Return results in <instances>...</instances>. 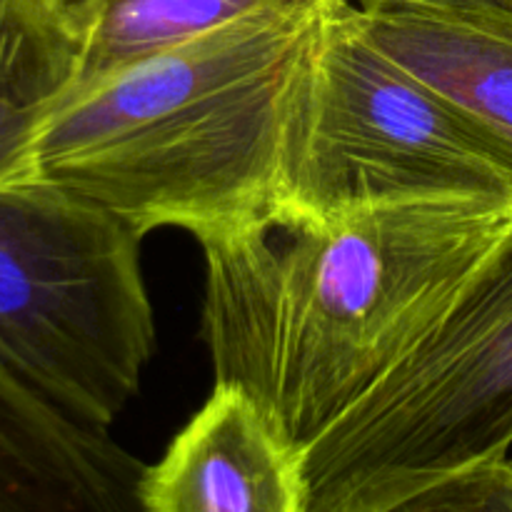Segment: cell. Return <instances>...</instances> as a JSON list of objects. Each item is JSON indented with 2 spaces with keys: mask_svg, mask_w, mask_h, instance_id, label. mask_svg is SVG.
Returning <instances> with one entry per match:
<instances>
[{
  "mask_svg": "<svg viewBox=\"0 0 512 512\" xmlns=\"http://www.w3.org/2000/svg\"><path fill=\"white\" fill-rule=\"evenodd\" d=\"M510 223L512 203L420 198L205 240L215 383L305 450L413 353Z\"/></svg>",
  "mask_w": 512,
  "mask_h": 512,
  "instance_id": "1",
  "label": "cell"
},
{
  "mask_svg": "<svg viewBox=\"0 0 512 512\" xmlns=\"http://www.w3.org/2000/svg\"><path fill=\"white\" fill-rule=\"evenodd\" d=\"M338 3L253 13L65 90L20 180L85 195L143 238L180 228L205 243L270 225L300 90Z\"/></svg>",
  "mask_w": 512,
  "mask_h": 512,
  "instance_id": "2",
  "label": "cell"
},
{
  "mask_svg": "<svg viewBox=\"0 0 512 512\" xmlns=\"http://www.w3.org/2000/svg\"><path fill=\"white\" fill-rule=\"evenodd\" d=\"M510 448L512 223L413 353L303 450L308 512H403Z\"/></svg>",
  "mask_w": 512,
  "mask_h": 512,
  "instance_id": "3",
  "label": "cell"
},
{
  "mask_svg": "<svg viewBox=\"0 0 512 512\" xmlns=\"http://www.w3.org/2000/svg\"><path fill=\"white\" fill-rule=\"evenodd\" d=\"M140 243L125 220L63 185H0V360L103 430L140 393L155 353Z\"/></svg>",
  "mask_w": 512,
  "mask_h": 512,
  "instance_id": "4",
  "label": "cell"
},
{
  "mask_svg": "<svg viewBox=\"0 0 512 512\" xmlns=\"http://www.w3.org/2000/svg\"><path fill=\"white\" fill-rule=\"evenodd\" d=\"M420 198L512 203V153L390 58L355 0L330 10L285 153L275 225H323Z\"/></svg>",
  "mask_w": 512,
  "mask_h": 512,
  "instance_id": "5",
  "label": "cell"
},
{
  "mask_svg": "<svg viewBox=\"0 0 512 512\" xmlns=\"http://www.w3.org/2000/svg\"><path fill=\"white\" fill-rule=\"evenodd\" d=\"M138 495L143 512H308L305 455L243 385L213 383Z\"/></svg>",
  "mask_w": 512,
  "mask_h": 512,
  "instance_id": "6",
  "label": "cell"
},
{
  "mask_svg": "<svg viewBox=\"0 0 512 512\" xmlns=\"http://www.w3.org/2000/svg\"><path fill=\"white\" fill-rule=\"evenodd\" d=\"M145 468L0 360V512L140 510Z\"/></svg>",
  "mask_w": 512,
  "mask_h": 512,
  "instance_id": "7",
  "label": "cell"
},
{
  "mask_svg": "<svg viewBox=\"0 0 512 512\" xmlns=\"http://www.w3.org/2000/svg\"><path fill=\"white\" fill-rule=\"evenodd\" d=\"M370 38L512 153V13L355 0Z\"/></svg>",
  "mask_w": 512,
  "mask_h": 512,
  "instance_id": "8",
  "label": "cell"
},
{
  "mask_svg": "<svg viewBox=\"0 0 512 512\" xmlns=\"http://www.w3.org/2000/svg\"><path fill=\"white\" fill-rule=\"evenodd\" d=\"M80 35L40 0H0V185L25 173L30 140L78 73Z\"/></svg>",
  "mask_w": 512,
  "mask_h": 512,
  "instance_id": "9",
  "label": "cell"
},
{
  "mask_svg": "<svg viewBox=\"0 0 512 512\" xmlns=\"http://www.w3.org/2000/svg\"><path fill=\"white\" fill-rule=\"evenodd\" d=\"M295 3L308 0H100L80 33L78 73L70 88L108 78L253 13Z\"/></svg>",
  "mask_w": 512,
  "mask_h": 512,
  "instance_id": "10",
  "label": "cell"
},
{
  "mask_svg": "<svg viewBox=\"0 0 512 512\" xmlns=\"http://www.w3.org/2000/svg\"><path fill=\"white\" fill-rule=\"evenodd\" d=\"M40 3L53 10L65 25H70L80 35L100 0H40Z\"/></svg>",
  "mask_w": 512,
  "mask_h": 512,
  "instance_id": "11",
  "label": "cell"
},
{
  "mask_svg": "<svg viewBox=\"0 0 512 512\" xmlns=\"http://www.w3.org/2000/svg\"><path fill=\"white\" fill-rule=\"evenodd\" d=\"M405 3L443 5V8H468V10H503V13H512V0H405Z\"/></svg>",
  "mask_w": 512,
  "mask_h": 512,
  "instance_id": "12",
  "label": "cell"
}]
</instances>
